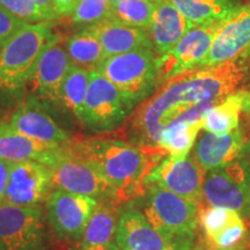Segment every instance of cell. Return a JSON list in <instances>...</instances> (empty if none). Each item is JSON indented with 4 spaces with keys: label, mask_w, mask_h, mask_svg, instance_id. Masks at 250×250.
<instances>
[{
    "label": "cell",
    "mask_w": 250,
    "mask_h": 250,
    "mask_svg": "<svg viewBox=\"0 0 250 250\" xmlns=\"http://www.w3.org/2000/svg\"><path fill=\"white\" fill-rule=\"evenodd\" d=\"M246 72L245 65L234 59L166 81L127 120L129 142L165 156L158 149L162 131L175 122H202L206 112L232 94Z\"/></svg>",
    "instance_id": "6da1fadb"
},
{
    "label": "cell",
    "mask_w": 250,
    "mask_h": 250,
    "mask_svg": "<svg viewBox=\"0 0 250 250\" xmlns=\"http://www.w3.org/2000/svg\"><path fill=\"white\" fill-rule=\"evenodd\" d=\"M109 250H124V249H121L120 247H117L115 243H112V245L110 246V248H109Z\"/></svg>",
    "instance_id": "8d00e7d4"
},
{
    "label": "cell",
    "mask_w": 250,
    "mask_h": 250,
    "mask_svg": "<svg viewBox=\"0 0 250 250\" xmlns=\"http://www.w3.org/2000/svg\"><path fill=\"white\" fill-rule=\"evenodd\" d=\"M92 71L73 65L68 71L62 87V105L65 112L81 122L83 102L88 88Z\"/></svg>",
    "instance_id": "4316f807"
},
{
    "label": "cell",
    "mask_w": 250,
    "mask_h": 250,
    "mask_svg": "<svg viewBox=\"0 0 250 250\" xmlns=\"http://www.w3.org/2000/svg\"><path fill=\"white\" fill-rule=\"evenodd\" d=\"M79 0H55L58 17H71Z\"/></svg>",
    "instance_id": "e575fe53"
},
{
    "label": "cell",
    "mask_w": 250,
    "mask_h": 250,
    "mask_svg": "<svg viewBox=\"0 0 250 250\" xmlns=\"http://www.w3.org/2000/svg\"><path fill=\"white\" fill-rule=\"evenodd\" d=\"M0 250H49L48 229L41 206L0 204Z\"/></svg>",
    "instance_id": "52a82bcc"
},
{
    "label": "cell",
    "mask_w": 250,
    "mask_h": 250,
    "mask_svg": "<svg viewBox=\"0 0 250 250\" xmlns=\"http://www.w3.org/2000/svg\"><path fill=\"white\" fill-rule=\"evenodd\" d=\"M56 37L48 22L28 23L0 44V117L26 100L37 61Z\"/></svg>",
    "instance_id": "3957f363"
},
{
    "label": "cell",
    "mask_w": 250,
    "mask_h": 250,
    "mask_svg": "<svg viewBox=\"0 0 250 250\" xmlns=\"http://www.w3.org/2000/svg\"><path fill=\"white\" fill-rule=\"evenodd\" d=\"M62 148L24 136L6 122L0 125V158L8 164L35 161L50 167Z\"/></svg>",
    "instance_id": "ac0fdd59"
},
{
    "label": "cell",
    "mask_w": 250,
    "mask_h": 250,
    "mask_svg": "<svg viewBox=\"0 0 250 250\" xmlns=\"http://www.w3.org/2000/svg\"><path fill=\"white\" fill-rule=\"evenodd\" d=\"M28 24L0 5V44Z\"/></svg>",
    "instance_id": "d6a6232c"
},
{
    "label": "cell",
    "mask_w": 250,
    "mask_h": 250,
    "mask_svg": "<svg viewBox=\"0 0 250 250\" xmlns=\"http://www.w3.org/2000/svg\"><path fill=\"white\" fill-rule=\"evenodd\" d=\"M88 28L101 42L105 58L140 49L154 51L147 29L129 26L114 19L102 21Z\"/></svg>",
    "instance_id": "ffe728a7"
},
{
    "label": "cell",
    "mask_w": 250,
    "mask_h": 250,
    "mask_svg": "<svg viewBox=\"0 0 250 250\" xmlns=\"http://www.w3.org/2000/svg\"><path fill=\"white\" fill-rule=\"evenodd\" d=\"M243 55H245V56H250V45H249V48L247 49L245 52H243Z\"/></svg>",
    "instance_id": "74e56055"
},
{
    "label": "cell",
    "mask_w": 250,
    "mask_h": 250,
    "mask_svg": "<svg viewBox=\"0 0 250 250\" xmlns=\"http://www.w3.org/2000/svg\"><path fill=\"white\" fill-rule=\"evenodd\" d=\"M117 204L100 202L80 241V250H109L117 227Z\"/></svg>",
    "instance_id": "7402d4cb"
},
{
    "label": "cell",
    "mask_w": 250,
    "mask_h": 250,
    "mask_svg": "<svg viewBox=\"0 0 250 250\" xmlns=\"http://www.w3.org/2000/svg\"><path fill=\"white\" fill-rule=\"evenodd\" d=\"M52 189V173L46 166L35 161L9 164L4 203L23 208L40 206L48 199Z\"/></svg>",
    "instance_id": "5bb4252c"
},
{
    "label": "cell",
    "mask_w": 250,
    "mask_h": 250,
    "mask_svg": "<svg viewBox=\"0 0 250 250\" xmlns=\"http://www.w3.org/2000/svg\"><path fill=\"white\" fill-rule=\"evenodd\" d=\"M240 219H242L241 214L237 213L236 211L224 208H213V206L204 208L199 215L202 227L210 242L219 233L223 232L225 228Z\"/></svg>",
    "instance_id": "f546056e"
},
{
    "label": "cell",
    "mask_w": 250,
    "mask_h": 250,
    "mask_svg": "<svg viewBox=\"0 0 250 250\" xmlns=\"http://www.w3.org/2000/svg\"><path fill=\"white\" fill-rule=\"evenodd\" d=\"M9 164L0 158V204L4 203L6 188L8 184Z\"/></svg>",
    "instance_id": "d590c367"
},
{
    "label": "cell",
    "mask_w": 250,
    "mask_h": 250,
    "mask_svg": "<svg viewBox=\"0 0 250 250\" xmlns=\"http://www.w3.org/2000/svg\"><path fill=\"white\" fill-rule=\"evenodd\" d=\"M0 5L27 23L45 22L35 0H0Z\"/></svg>",
    "instance_id": "1f68e13d"
},
{
    "label": "cell",
    "mask_w": 250,
    "mask_h": 250,
    "mask_svg": "<svg viewBox=\"0 0 250 250\" xmlns=\"http://www.w3.org/2000/svg\"><path fill=\"white\" fill-rule=\"evenodd\" d=\"M205 250V249H204ZM208 250H221V249H217V248H213V249H208Z\"/></svg>",
    "instance_id": "b9f144b4"
},
{
    "label": "cell",
    "mask_w": 250,
    "mask_h": 250,
    "mask_svg": "<svg viewBox=\"0 0 250 250\" xmlns=\"http://www.w3.org/2000/svg\"><path fill=\"white\" fill-rule=\"evenodd\" d=\"M70 18L83 28L94 26L112 19V4L109 0H79Z\"/></svg>",
    "instance_id": "f1b7e54d"
},
{
    "label": "cell",
    "mask_w": 250,
    "mask_h": 250,
    "mask_svg": "<svg viewBox=\"0 0 250 250\" xmlns=\"http://www.w3.org/2000/svg\"><path fill=\"white\" fill-rule=\"evenodd\" d=\"M250 45V2L239 6L221 22L211 50L199 68L234 61Z\"/></svg>",
    "instance_id": "2e32d148"
},
{
    "label": "cell",
    "mask_w": 250,
    "mask_h": 250,
    "mask_svg": "<svg viewBox=\"0 0 250 250\" xmlns=\"http://www.w3.org/2000/svg\"><path fill=\"white\" fill-rule=\"evenodd\" d=\"M2 123H4V121H2V118H1V117H0V125H1Z\"/></svg>",
    "instance_id": "60d3db41"
},
{
    "label": "cell",
    "mask_w": 250,
    "mask_h": 250,
    "mask_svg": "<svg viewBox=\"0 0 250 250\" xmlns=\"http://www.w3.org/2000/svg\"><path fill=\"white\" fill-rule=\"evenodd\" d=\"M245 146V136L239 127L224 136L205 132L197 140L193 158L204 171L220 169L235 162Z\"/></svg>",
    "instance_id": "d6986e66"
},
{
    "label": "cell",
    "mask_w": 250,
    "mask_h": 250,
    "mask_svg": "<svg viewBox=\"0 0 250 250\" xmlns=\"http://www.w3.org/2000/svg\"><path fill=\"white\" fill-rule=\"evenodd\" d=\"M7 123L18 132L39 142L61 147H66L72 143L70 133L52 116V111L33 94H28L26 100L12 112Z\"/></svg>",
    "instance_id": "9a60e30c"
},
{
    "label": "cell",
    "mask_w": 250,
    "mask_h": 250,
    "mask_svg": "<svg viewBox=\"0 0 250 250\" xmlns=\"http://www.w3.org/2000/svg\"><path fill=\"white\" fill-rule=\"evenodd\" d=\"M201 130L202 122H175L161 132L158 149L162 154L180 158L189 155Z\"/></svg>",
    "instance_id": "484cf974"
},
{
    "label": "cell",
    "mask_w": 250,
    "mask_h": 250,
    "mask_svg": "<svg viewBox=\"0 0 250 250\" xmlns=\"http://www.w3.org/2000/svg\"><path fill=\"white\" fill-rule=\"evenodd\" d=\"M96 70L110 80L136 107L151 98L160 87L158 56L149 49L107 57Z\"/></svg>",
    "instance_id": "5b68a950"
},
{
    "label": "cell",
    "mask_w": 250,
    "mask_h": 250,
    "mask_svg": "<svg viewBox=\"0 0 250 250\" xmlns=\"http://www.w3.org/2000/svg\"><path fill=\"white\" fill-rule=\"evenodd\" d=\"M136 108L110 80L92 70L80 122L83 129L95 134L114 132L123 126Z\"/></svg>",
    "instance_id": "8992f818"
},
{
    "label": "cell",
    "mask_w": 250,
    "mask_h": 250,
    "mask_svg": "<svg viewBox=\"0 0 250 250\" xmlns=\"http://www.w3.org/2000/svg\"><path fill=\"white\" fill-rule=\"evenodd\" d=\"M144 214L175 250H191L197 225L198 203L183 198L158 186H147Z\"/></svg>",
    "instance_id": "277c9868"
},
{
    "label": "cell",
    "mask_w": 250,
    "mask_h": 250,
    "mask_svg": "<svg viewBox=\"0 0 250 250\" xmlns=\"http://www.w3.org/2000/svg\"><path fill=\"white\" fill-rule=\"evenodd\" d=\"M109 1L111 2V4H115V2H118V1H122V0H109Z\"/></svg>",
    "instance_id": "ab89813d"
},
{
    "label": "cell",
    "mask_w": 250,
    "mask_h": 250,
    "mask_svg": "<svg viewBox=\"0 0 250 250\" xmlns=\"http://www.w3.org/2000/svg\"><path fill=\"white\" fill-rule=\"evenodd\" d=\"M114 243L124 250H175L169 240L137 210L120 214Z\"/></svg>",
    "instance_id": "e0dca14e"
},
{
    "label": "cell",
    "mask_w": 250,
    "mask_h": 250,
    "mask_svg": "<svg viewBox=\"0 0 250 250\" xmlns=\"http://www.w3.org/2000/svg\"><path fill=\"white\" fill-rule=\"evenodd\" d=\"M64 46L73 65L90 71L96 70L105 58L101 42L88 27L71 35Z\"/></svg>",
    "instance_id": "603a6c76"
},
{
    "label": "cell",
    "mask_w": 250,
    "mask_h": 250,
    "mask_svg": "<svg viewBox=\"0 0 250 250\" xmlns=\"http://www.w3.org/2000/svg\"><path fill=\"white\" fill-rule=\"evenodd\" d=\"M203 198L208 206L236 211L250 215V170L240 162L206 171Z\"/></svg>",
    "instance_id": "30bf717a"
},
{
    "label": "cell",
    "mask_w": 250,
    "mask_h": 250,
    "mask_svg": "<svg viewBox=\"0 0 250 250\" xmlns=\"http://www.w3.org/2000/svg\"><path fill=\"white\" fill-rule=\"evenodd\" d=\"M54 189H62L77 195L88 196L99 202L121 203L114 188L104 182L86 162L81 161L64 147L50 166Z\"/></svg>",
    "instance_id": "8fae6325"
},
{
    "label": "cell",
    "mask_w": 250,
    "mask_h": 250,
    "mask_svg": "<svg viewBox=\"0 0 250 250\" xmlns=\"http://www.w3.org/2000/svg\"><path fill=\"white\" fill-rule=\"evenodd\" d=\"M193 26L170 0H158L147 29L156 56L167 54Z\"/></svg>",
    "instance_id": "44dd1931"
},
{
    "label": "cell",
    "mask_w": 250,
    "mask_h": 250,
    "mask_svg": "<svg viewBox=\"0 0 250 250\" xmlns=\"http://www.w3.org/2000/svg\"><path fill=\"white\" fill-rule=\"evenodd\" d=\"M247 241H248V230L242 219H240L219 233L211 243L217 249L240 250L243 247V243Z\"/></svg>",
    "instance_id": "4dcf8cb0"
},
{
    "label": "cell",
    "mask_w": 250,
    "mask_h": 250,
    "mask_svg": "<svg viewBox=\"0 0 250 250\" xmlns=\"http://www.w3.org/2000/svg\"><path fill=\"white\" fill-rule=\"evenodd\" d=\"M99 203L93 197L55 189L45 201L46 221L61 241H81Z\"/></svg>",
    "instance_id": "ba28073f"
},
{
    "label": "cell",
    "mask_w": 250,
    "mask_h": 250,
    "mask_svg": "<svg viewBox=\"0 0 250 250\" xmlns=\"http://www.w3.org/2000/svg\"><path fill=\"white\" fill-rule=\"evenodd\" d=\"M66 147L114 188L121 202L145 193L146 176L164 159L127 140L104 134L72 140Z\"/></svg>",
    "instance_id": "7a4b0ae2"
},
{
    "label": "cell",
    "mask_w": 250,
    "mask_h": 250,
    "mask_svg": "<svg viewBox=\"0 0 250 250\" xmlns=\"http://www.w3.org/2000/svg\"><path fill=\"white\" fill-rule=\"evenodd\" d=\"M190 22L204 24L221 21L239 7L236 0H170Z\"/></svg>",
    "instance_id": "d4e9b609"
},
{
    "label": "cell",
    "mask_w": 250,
    "mask_h": 250,
    "mask_svg": "<svg viewBox=\"0 0 250 250\" xmlns=\"http://www.w3.org/2000/svg\"><path fill=\"white\" fill-rule=\"evenodd\" d=\"M191 250H204V248H202L201 246H196V247H193Z\"/></svg>",
    "instance_id": "f35d334b"
},
{
    "label": "cell",
    "mask_w": 250,
    "mask_h": 250,
    "mask_svg": "<svg viewBox=\"0 0 250 250\" xmlns=\"http://www.w3.org/2000/svg\"><path fill=\"white\" fill-rule=\"evenodd\" d=\"M221 21L196 24L167 54L158 56V72L160 86L166 81L186 72L199 68L208 57L212 43L220 29Z\"/></svg>",
    "instance_id": "9c48e42d"
},
{
    "label": "cell",
    "mask_w": 250,
    "mask_h": 250,
    "mask_svg": "<svg viewBox=\"0 0 250 250\" xmlns=\"http://www.w3.org/2000/svg\"><path fill=\"white\" fill-rule=\"evenodd\" d=\"M242 112L241 90L232 93L215 104L202 120V129L217 136H224L239 127Z\"/></svg>",
    "instance_id": "cb8c5ba5"
},
{
    "label": "cell",
    "mask_w": 250,
    "mask_h": 250,
    "mask_svg": "<svg viewBox=\"0 0 250 250\" xmlns=\"http://www.w3.org/2000/svg\"><path fill=\"white\" fill-rule=\"evenodd\" d=\"M72 66L73 62L57 36L37 61L29 94L36 96L51 111L65 112L62 105V87Z\"/></svg>",
    "instance_id": "7c38bea8"
},
{
    "label": "cell",
    "mask_w": 250,
    "mask_h": 250,
    "mask_svg": "<svg viewBox=\"0 0 250 250\" xmlns=\"http://www.w3.org/2000/svg\"><path fill=\"white\" fill-rule=\"evenodd\" d=\"M35 2L39 6L41 13L44 17L45 22L52 21L58 18L57 12L55 7V0H35Z\"/></svg>",
    "instance_id": "836d02e7"
},
{
    "label": "cell",
    "mask_w": 250,
    "mask_h": 250,
    "mask_svg": "<svg viewBox=\"0 0 250 250\" xmlns=\"http://www.w3.org/2000/svg\"><path fill=\"white\" fill-rule=\"evenodd\" d=\"M203 169L193 156L168 155L149 170L145 179L147 186H158L183 198L199 203L203 198Z\"/></svg>",
    "instance_id": "4fadbf2b"
},
{
    "label": "cell",
    "mask_w": 250,
    "mask_h": 250,
    "mask_svg": "<svg viewBox=\"0 0 250 250\" xmlns=\"http://www.w3.org/2000/svg\"><path fill=\"white\" fill-rule=\"evenodd\" d=\"M158 0H122L112 4V19L129 26L148 29Z\"/></svg>",
    "instance_id": "83f0119b"
}]
</instances>
